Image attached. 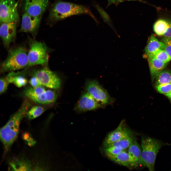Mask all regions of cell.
<instances>
[{
	"label": "cell",
	"instance_id": "6da1fadb",
	"mask_svg": "<svg viewBox=\"0 0 171 171\" xmlns=\"http://www.w3.org/2000/svg\"><path fill=\"white\" fill-rule=\"evenodd\" d=\"M31 105L28 100H25L19 110L11 116L5 124L0 129V139L5 153L9 150L16 139L21 121L27 114Z\"/></svg>",
	"mask_w": 171,
	"mask_h": 171
},
{
	"label": "cell",
	"instance_id": "7a4b0ae2",
	"mask_svg": "<svg viewBox=\"0 0 171 171\" xmlns=\"http://www.w3.org/2000/svg\"><path fill=\"white\" fill-rule=\"evenodd\" d=\"M86 14L94 20L96 19L88 8L72 3L58 0L55 2L50 10L48 19L55 23L73 15Z\"/></svg>",
	"mask_w": 171,
	"mask_h": 171
},
{
	"label": "cell",
	"instance_id": "3957f363",
	"mask_svg": "<svg viewBox=\"0 0 171 171\" xmlns=\"http://www.w3.org/2000/svg\"><path fill=\"white\" fill-rule=\"evenodd\" d=\"M169 144L159 140L142 136L141 144L142 165L146 166L150 171H154L155 161L159 150L162 146Z\"/></svg>",
	"mask_w": 171,
	"mask_h": 171
},
{
	"label": "cell",
	"instance_id": "277c9868",
	"mask_svg": "<svg viewBox=\"0 0 171 171\" xmlns=\"http://www.w3.org/2000/svg\"><path fill=\"white\" fill-rule=\"evenodd\" d=\"M27 52L22 47L10 50L6 59L1 64L2 72L18 70L27 68L28 63Z\"/></svg>",
	"mask_w": 171,
	"mask_h": 171
},
{
	"label": "cell",
	"instance_id": "5b68a950",
	"mask_svg": "<svg viewBox=\"0 0 171 171\" xmlns=\"http://www.w3.org/2000/svg\"><path fill=\"white\" fill-rule=\"evenodd\" d=\"M49 50L44 42L31 40L27 53L28 63L26 68L37 65L46 66L48 61Z\"/></svg>",
	"mask_w": 171,
	"mask_h": 171
},
{
	"label": "cell",
	"instance_id": "8992f818",
	"mask_svg": "<svg viewBox=\"0 0 171 171\" xmlns=\"http://www.w3.org/2000/svg\"><path fill=\"white\" fill-rule=\"evenodd\" d=\"M85 89L103 107L110 104L114 99L110 96L107 90L95 80H89L86 82Z\"/></svg>",
	"mask_w": 171,
	"mask_h": 171
},
{
	"label": "cell",
	"instance_id": "52a82bcc",
	"mask_svg": "<svg viewBox=\"0 0 171 171\" xmlns=\"http://www.w3.org/2000/svg\"><path fill=\"white\" fill-rule=\"evenodd\" d=\"M17 5L16 0H0V23H17L19 19Z\"/></svg>",
	"mask_w": 171,
	"mask_h": 171
},
{
	"label": "cell",
	"instance_id": "ba28073f",
	"mask_svg": "<svg viewBox=\"0 0 171 171\" xmlns=\"http://www.w3.org/2000/svg\"><path fill=\"white\" fill-rule=\"evenodd\" d=\"M33 76L36 77L43 86L54 89H58L60 86L61 81L58 76L47 67L36 71Z\"/></svg>",
	"mask_w": 171,
	"mask_h": 171
},
{
	"label": "cell",
	"instance_id": "9c48e42d",
	"mask_svg": "<svg viewBox=\"0 0 171 171\" xmlns=\"http://www.w3.org/2000/svg\"><path fill=\"white\" fill-rule=\"evenodd\" d=\"M102 107L101 105L86 91L80 97L75 109L77 112H82L95 110Z\"/></svg>",
	"mask_w": 171,
	"mask_h": 171
},
{
	"label": "cell",
	"instance_id": "30bf717a",
	"mask_svg": "<svg viewBox=\"0 0 171 171\" xmlns=\"http://www.w3.org/2000/svg\"><path fill=\"white\" fill-rule=\"evenodd\" d=\"M49 0H24V12L33 16L41 17L47 8Z\"/></svg>",
	"mask_w": 171,
	"mask_h": 171
},
{
	"label": "cell",
	"instance_id": "8fae6325",
	"mask_svg": "<svg viewBox=\"0 0 171 171\" xmlns=\"http://www.w3.org/2000/svg\"><path fill=\"white\" fill-rule=\"evenodd\" d=\"M124 120H122L116 129L108 134L104 142V147L117 141L132 133L124 126Z\"/></svg>",
	"mask_w": 171,
	"mask_h": 171
},
{
	"label": "cell",
	"instance_id": "7c38bea8",
	"mask_svg": "<svg viewBox=\"0 0 171 171\" xmlns=\"http://www.w3.org/2000/svg\"><path fill=\"white\" fill-rule=\"evenodd\" d=\"M17 23H0V35L4 45L8 47L14 40L16 33Z\"/></svg>",
	"mask_w": 171,
	"mask_h": 171
},
{
	"label": "cell",
	"instance_id": "4fadbf2b",
	"mask_svg": "<svg viewBox=\"0 0 171 171\" xmlns=\"http://www.w3.org/2000/svg\"><path fill=\"white\" fill-rule=\"evenodd\" d=\"M41 17L31 16L24 12L22 16L21 24L19 31L34 33L39 27Z\"/></svg>",
	"mask_w": 171,
	"mask_h": 171
},
{
	"label": "cell",
	"instance_id": "5bb4252c",
	"mask_svg": "<svg viewBox=\"0 0 171 171\" xmlns=\"http://www.w3.org/2000/svg\"><path fill=\"white\" fill-rule=\"evenodd\" d=\"M141 147L137 142L135 138L128 148V152L129 155L131 166H137L142 165Z\"/></svg>",
	"mask_w": 171,
	"mask_h": 171
},
{
	"label": "cell",
	"instance_id": "9a60e30c",
	"mask_svg": "<svg viewBox=\"0 0 171 171\" xmlns=\"http://www.w3.org/2000/svg\"><path fill=\"white\" fill-rule=\"evenodd\" d=\"M148 61L151 74L154 79L157 75L163 70L166 64L156 58L148 57Z\"/></svg>",
	"mask_w": 171,
	"mask_h": 171
},
{
	"label": "cell",
	"instance_id": "2e32d148",
	"mask_svg": "<svg viewBox=\"0 0 171 171\" xmlns=\"http://www.w3.org/2000/svg\"><path fill=\"white\" fill-rule=\"evenodd\" d=\"M165 47V45L162 42L159 41L152 35L145 48V51L148 56L158 50H164Z\"/></svg>",
	"mask_w": 171,
	"mask_h": 171
},
{
	"label": "cell",
	"instance_id": "e0dca14e",
	"mask_svg": "<svg viewBox=\"0 0 171 171\" xmlns=\"http://www.w3.org/2000/svg\"><path fill=\"white\" fill-rule=\"evenodd\" d=\"M107 156L111 160L119 165L127 167L131 166L129 155L125 150L116 155Z\"/></svg>",
	"mask_w": 171,
	"mask_h": 171
},
{
	"label": "cell",
	"instance_id": "ac0fdd59",
	"mask_svg": "<svg viewBox=\"0 0 171 171\" xmlns=\"http://www.w3.org/2000/svg\"><path fill=\"white\" fill-rule=\"evenodd\" d=\"M5 78L9 83H13L18 87L25 86L28 82L26 78L19 73H11Z\"/></svg>",
	"mask_w": 171,
	"mask_h": 171
},
{
	"label": "cell",
	"instance_id": "d6986e66",
	"mask_svg": "<svg viewBox=\"0 0 171 171\" xmlns=\"http://www.w3.org/2000/svg\"><path fill=\"white\" fill-rule=\"evenodd\" d=\"M10 165L12 170L30 171L32 169L29 162L22 159H14L10 163Z\"/></svg>",
	"mask_w": 171,
	"mask_h": 171
},
{
	"label": "cell",
	"instance_id": "ffe728a7",
	"mask_svg": "<svg viewBox=\"0 0 171 171\" xmlns=\"http://www.w3.org/2000/svg\"><path fill=\"white\" fill-rule=\"evenodd\" d=\"M135 138L132 133L118 141L104 147L113 146L123 150H125L128 148Z\"/></svg>",
	"mask_w": 171,
	"mask_h": 171
},
{
	"label": "cell",
	"instance_id": "44dd1931",
	"mask_svg": "<svg viewBox=\"0 0 171 171\" xmlns=\"http://www.w3.org/2000/svg\"><path fill=\"white\" fill-rule=\"evenodd\" d=\"M169 27L168 21L164 19H159L156 21L153 25L154 30L159 36L163 35Z\"/></svg>",
	"mask_w": 171,
	"mask_h": 171
},
{
	"label": "cell",
	"instance_id": "7402d4cb",
	"mask_svg": "<svg viewBox=\"0 0 171 171\" xmlns=\"http://www.w3.org/2000/svg\"><path fill=\"white\" fill-rule=\"evenodd\" d=\"M155 78L156 86L171 83V72L167 70H163L157 75Z\"/></svg>",
	"mask_w": 171,
	"mask_h": 171
},
{
	"label": "cell",
	"instance_id": "603a6c76",
	"mask_svg": "<svg viewBox=\"0 0 171 171\" xmlns=\"http://www.w3.org/2000/svg\"><path fill=\"white\" fill-rule=\"evenodd\" d=\"M45 110V108L39 105L35 106L28 110L26 114L29 119H32L40 116Z\"/></svg>",
	"mask_w": 171,
	"mask_h": 171
},
{
	"label": "cell",
	"instance_id": "cb8c5ba5",
	"mask_svg": "<svg viewBox=\"0 0 171 171\" xmlns=\"http://www.w3.org/2000/svg\"><path fill=\"white\" fill-rule=\"evenodd\" d=\"M159 60L166 63L171 60V58L164 50H159L148 56Z\"/></svg>",
	"mask_w": 171,
	"mask_h": 171
},
{
	"label": "cell",
	"instance_id": "d4e9b609",
	"mask_svg": "<svg viewBox=\"0 0 171 171\" xmlns=\"http://www.w3.org/2000/svg\"><path fill=\"white\" fill-rule=\"evenodd\" d=\"M157 91L166 96L171 92V83L161 84L156 86Z\"/></svg>",
	"mask_w": 171,
	"mask_h": 171
},
{
	"label": "cell",
	"instance_id": "484cf974",
	"mask_svg": "<svg viewBox=\"0 0 171 171\" xmlns=\"http://www.w3.org/2000/svg\"><path fill=\"white\" fill-rule=\"evenodd\" d=\"M104 150L107 156L115 155L124 150L115 147L110 146L104 147Z\"/></svg>",
	"mask_w": 171,
	"mask_h": 171
},
{
	"label": "cell",
	"instance_id": "4316f807",
	"mask_svg": "<svg viewBox=\"0 0 171 171\" xmlns=\"http://www.w3.org/2000/svg\"><path fill=\"white\" fill-rule=\"evenodd\" d=\"M162 42L165 45L164 50L171 58V39L164 37Z\"/></svg>",
	"mask_w": 171,
	"mask_h": 171
},
{
	"label": "cell",
	"instance_id": "83f0119b",
	"mask_svg": "<svg viewBox=\"0 0 171 171\" xmlns=\"http://www.w3.org/2000/svg\"><path fill=\"white\" fill-rule=\"evenodd\" d=\"M9 83L5 78H2L0 80V94H2L5 92L7 89Z\"/></svg>",
	"mask_w": 171,
	"mask_h": 171
},
{
	"label": "cell",
	"instance_id": "f1b7e54d",
	"mask_svg": "<svg viewBox=\"0 0 171 171\" xmlns=\"http://www.w3.org/2000/svg\"><path fill=\"white\" fill-rule=\"evenodd\" d=\"M23 138L27 144L29 146H34L36 143V142L28 133H24L23 135Z\"/></svg>",
	"mask_w": 171,
	"mask_h": 171
},
{
	"label": "cell",
	"instance_id": "f546056e",
	"mask_svg": "<svg viewBox=\"0 0 171 171\" xmlns=\"http://www.w3.org/2000/svg\"><path fill=\"white\" fill-rule=\"evenodd\" d=\"M29 83L32 87H33L42 86L36 77L34 76H33L30 78L29 81Z\"/></svg>",
	"mask_w": 171,
	"mask_h": 171
},
{
	"label": "cell",
	"instance_id": "4dcf8cb0",
	"mask_svg": "<svg viewBox=\"0 0 171 171\" xmlns=\"http://www.w3.org/2000/svg\"><path fill=\"white\" fill-rule=\"evenodd\" d=\"M168 21L169 27L163 35L164 37L171 39V21Z\"/></svg>",
	"mask_w": 171,
	"mask_h": 171
},
{
	"label": "cell",
	"instance_id": "1f68e13d",
	"mask_svg": "<svg viewBox=\"0 0 171 171\" xmlns=\"http://www.w3.org/2000/svg\"><path fill=\"white\" fill-rule=\"evenodd\" d=\"M126 0L141 1V0H108V5L113 4L119 3Z\"/></svg>",
	"mask_w": 171,
	"mask_h": 171
},
{
	"label": "cell",
	"instance_id": "d6a6232c",
	"mask_svg": "<svg viewBox=\"0 0 171 171\" xmlns=\"http://www.w3.org/2000/svg\"><path fill=\"white\" fill-rule=\"evenodd\" d=\"M166 96L171 100V92L168 94Z\"/></svg>",
	"mask_w": 171,
	"mask_h": 171
}]
</instances>
